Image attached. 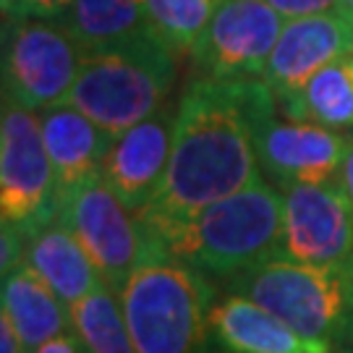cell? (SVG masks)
Masks as SVG:
<instances>
[{
    "mask_svg": "<svg viewBox=\"0 0 353 353\" xmlns=\"http://www.w3.org/2000/svg\"><path fill=\"white\" fill-rule=\"evenodd\" d=\"M283 225V194L259 176L249 186L228 194L168 233L160 246L212 280L278 254Z\"/></svg>",
    "mask_w": 353,
    "mask_h": 353,
    "instance_id": "cell-4",
    "label": "cell"
},
{
    "mask_svg": "<svg viewBox=\"0 0 353 353\" xmlns=\"http://www.w3.org/2000/svg\"><path fill=\"white\" fill-rule=\"evenodd\" d=\"M39 123L61 199H65L81 183L100 176L115 137L68 102L39 110Z\"/></svg>",
    "mask_w": 353,
    "mask_h": 353,
    "instance_id": "cell-14",
    "label": "cell"
},
{
    "mask_svg": "<svg viewBox=\"0 0 353 353\" xmlns=\"http://www.w3.org/2000/svg\"><path fill=\"white\" fill-rule=\"evenodd\" d=\"M341 8H343V11H348L353 16V0H341Z\"/></svg>",
    "mask_w": 353,
    "mask_h": 353,
    "instance_id": "cell-28",
    "label": "cell"
},
{
    "mask_svg": "<svg viewBox=\"0 0 353 353\" xmlns=\"http://www.w3.org/2000/svg\"><path fill=\"white\" fill-rule=\"evenodd\" d=\"M0 272H11L13 267L19 262H24V254H26V236L24 230L13 223H6L3 220V236H0Z\"/></svg>",
    "mask_w": 353,
    "mask_h": 353,
    "instance_id": "cell-23",
    "label": "cell"
},
{
    "mask_svg": "<svg viewBox=\"0 0 353 353\" xmlns=\"http://www.w3.org/2000/svg\"><path fill=\"white\" fill-rule=\"evenodd\" d=\"M275 256L309 265L353 259V210L341 176L283 189V225Z\"/></svg>",
    "mask_w": 353,
    "mask_h": 353,
    "instance_id": "cell-9",
    "label": "cell"
},
{
    "mask_svg": "<svg viewBox=\"0 0 353 353\" xmlns=\"http://www.w3.org/2000/svg\"><path fill=\"white\" fill-rule=\"evenodd\" d=\"M71 0H3V16L13 19H55L61 21Z\"/></svg>",
    "mask_w": 353,
    "mask_h": 353,
    "instance_id": "cell-22",
    "label": "cell"
},
{
    "mask_svg": "<svg viewBox=\"0 0 353 353\" xmlns=\"http://www.w3.org/2000/svg\"><path fill=\"white\" fill-rule=\"evenodd\" d=\"M176 58L157 29L84 50L65 102L121 137L165 105L176 84Z\"/></svg>",
    "mask_w": 353,
    "mask_h": 353,
    "instance_id": "cell-2",
    "label": "cell"
},
{
    "mask_svg": "<svg viewBox=\"0 0 353 353\" xmlns=\"http://www.w3.org/2000/svg\"><path fill=\"white\" fill-rule=\"evenodd\" d=\"M0 353H26L24 341L6 312H0Z\"/></svg>",
    "mask_w": 353,
    "mask_h": 353,
    "instance_id": "cell-26",
    "label": "cell"
},
{
    "mask_svg": "<svg viewBox=\"0 0 353 353\" xmlns=\"http://www.w3.org/2000/svg\"><path fill=\"white\" fill-rule=\"evenodd\" d=\"M283 19H299L312 13H325L341 8V0H267Z\"/></svg>",
    "mask_w": 353,
    "mask_h": 353,
    "instance_id": "cell-24",
    "label": "cell"
},
{
    "mask_svg": "<svg viewBox=\"0 0 353 353\" xmlns=\"http://www.w3.org/2000/svg\"><path fill=\"white\" fill-rule=\"evenodd\" d=\"M348 52H353V16L348 11L332 8L288 19L262 79L270 84L278 105H283L296 97L319 68Z\"/></svg>",
    "mask_w": 353,
    "mask_h": 353,
    "instance_id": "cell-12",
    "label": "cell"
},
{
    "mask_svg": "<svg viewBox=\"0 0 353 353\" xmlns=\"http://www.w3.org/2000/svg\"><path fill=\"white\" fill-rule=\"evenodd\" d=\"M81 45L55 19H13L3 24V97L29 110H45L68 100Z\"/></svg>",
    "mask_w": 353,
    "mask_h": 353,
    "instance_id": "cell-7",
    "label": "cell"
},
{
    "mask_svg": "<svg viewBox=\"0 0 353 353\" xmlns=\"http://www.w3.org/2000/svg\"><path fill=\"white\" fill-rule=\"evenodd\" d=\"M214 3L217 0H147V8L160 37L178 55H186L210 24Z\"/></svg>",
    "mask_w": 353,
    "mask_h": 353,
    "instance_id": "cell-21",
    "label": "cell"
},
{
    "mask_svg": "<svg viewBox=\"0 0 353 353\" xmlns=\"http://www.w3.org/2000/svg\"><path fill=\"white\" fill-rule=\"evenodd\" d=\"M71 330L87 353H137L121 299L110 285L68 303Z\"/></svg>",
    "mask_w": 353,
    "mask_h": 353,
    "instance_id": "cell-20",
    "label": "cell"
},
{
    "mask_svg": "<svg viewBox=\"0 0 353 353\" xmlns=\"http://www.w3.org/2000/svg\"><path fill=\"white\" fill-rule=\"evenodd\" d=\"M137 353H204L212 341V278L157 246L118 290Z\"/></svg>",
    "mask_w": 353,
    "mask_h": 353,
    "instance_id": "cell-3",
    "label": "cell"
},
{
    "mask_svg": "<svg viewBox=\"0 0 353 353\" xmlns=\"http://www.w3.org/2000/svg\"><path fill=\"white\" fill-rule=\"evenodd\" d=\"M24 259L65 303H74L92 290L108 285L84 246L61 220L39 228L26 239Z\"/></svg>",
    "mask_w": 353,
    "mask_h": 353,
    "instance_id": "cell-16",
    "label": "cell"
},
{
    "mask_svg": "<svg viewBox=\"0 0 353 353\" xmlns=\"http://www.w3.org/2000/svg\"><path fill=\"white\" fill-rule=\"evenodd\" d=\"M290 121L353 131V52L319 68L303 89L280 105Z\"/></svg>",
    "mask_w": 353,
    "mask_h": 353,
    "instance_id": "cell-18",
    "label": "cell"
},
{
    "mask_svg": "<svg viewBox=\"0 0 353 353\" xmlns=\"http://www.w3.org/2000/svg\"><path fill=\"white\" fill-rule=\"evenodd\" d=\"M210 335L225 353H332L327 343L303 338L256 301L225 293L210 309Z\"/></svg>",
    "mask_w": 353,
    "mask_h": 353,
    "instance_id": "cell-15",
    "label": "cell"
},
{
    "mask_svg": "<svg viewBox=\"0 0 353 353\" xmlns=\"http://www.w3.org/2000/svg\"><path fill=\"white\" fill-rule=\"evenodd\" d=\"M332 353H353V348H341V351H332Z\"/></svg>",
    "mask_w": 353,
    "mask_h": 353,
    "instance_id": "cell-29",
    "label": "cell"
},
{
    "mask_svg": "<svg viewBox=\"0 0 353 353\" xmlns=\"http://www.w3.org/2000/svg\"><path fill=\"white\" fill-rule=\"evenodd\" d=\"M58 220L79 239L115 293L123 288L141 259L160 246L141 225L139 214L121 202L102 176L71 191L63 199Z\"/></svg>",
    "mask_w": 353,
    "mask_h": 353,
    "instance_id": "cell-8",
    "label": "cell"
},
{
    "mask_svg": "<svg viewBox=\"0 0 353 353\" xmlns=\"http://www.w3.org/2000/svg\"><path fill=\"white\" fill-rule=\"evenodd\" d=\"M259 168L278 189L293 183H314L341 176L353 139L341 131L309 121H278L270 115L256 126Z\"/></svg>",
    "mask_w": 353,
    "mask_h": 353,
    "instance_id": "cell-11",
    "label": "cell"
},
{
    "mask_svg": "<svg viewBox=\"0 0 353 353\" xmlns=\"http://www.w3.org/2000/svg\"><path fill=\"white\" fill-rule=\"evenodd\" d=\"M341 181L343 186H345V194H348V202H351V210H353V144L351 150H348V154H345V160H343Z\"/></svg>",
    "mask_w": 353,
    "mask_h": 353,
    "instance_id": "cell-27",
    "label": "cell"
},
{
    "mask_svg": "<svg viewBox=\"0 0 353 353\" xmlns=\"http://www.w3.org/2000/svg\"><path fill=\"white\" fill-rule=\"evenodd\" d=\"M63 207L37 110L3 97L0 121V214L29 239L58 220Z\"/></svg>",
    "mask_w": 353,
    "mask_h": 353,
    "instance_id": "cell-6",
    "label": "cell"
},
{
    "mask_svg": "<svg viewBox=\"0 0 353 353\" xmlns=\"http://www.w3.org/2000/svg\"><path fill=\"white\" fill-rule=\"evenodd\" d=\"M3 312L11 316L26 351L55 335L71 332L68 303L26 259L3 275Z\"/></svg>",
    "mask_w": 353,
    "mask_h": 353,
    "instance_id": "cell-17",
    "label": "cell"
},
{
    "mask_svg": "<svg viewBox=\"0 0 353 353\" xmlns=\"http://www.w3.org/2000/svg\"><path fill=\"white\" fill-rule=\"evenodd\" d=\"M223 290L265 306L309 341L353 343V259L309 265L270 256L228 278Z\"/></svg>",
    "mask_w": 353,
    "mask_h": 353,
    "instance_id": "cell-5",
    "label": "cell"
},
{
    "mask_svg": "<svg viewBox=\"0 0 353 353\" xmlns=\"http://www.w3.org/2000/svg\"><path fill=\"white\" fill-rule=\"evenodd\" d=\"M61 24L74 34L81 50L121 42L152 32L147 0H71Z\"/></svg>",
    "mask_w": 353,
    "mask_h": 353,
    "instance_id": "cell-19",
    "label": "cell"
},
{
    "mask_svg": "<svg viewBox=\"0 0 353 353\" xmlns=\"http://www.w3.org/2000/svg\"><path fill=\"white\" fill-rule=\"evenodd\" d=\"M26 353H87V351H84V345L79 343V338H76L74 330H71V332H63V335H55L50 341H45L37 348H29Z\"/></svg>",
    "mask_w": 353,
    "mask_h": 353,
    "instance_id": "cell-25",
    "label": "cell"
},
{
    "mask_svg": "<svg viewBox=\"0 0 353 353\" xmlns=\"http://www.w3.org/2000/svg\"><path fill=\"white\" fill-rule=\"evenodd\" d=\"M280 32L283 16L267 0H217L189 52L191 63L202 76L217 79L262 76Z\"/></svg>",
    "mask_w": 353,
    "mask_h": 353,
    "instance_id": "cell-10",
    "label": "cell"
},
{
    "mask_svg": "<svg viewBox=\"0 0 353 353\" xmlns=\"http://www.w3.org/2000/svg\"><path fill=\"white\" fill-rule=\"evenodd\" d=\"M173 131L176 113L160 108L110 144L100 176L131 212L139 214L160 189L173 150Z\"/></svg>",
    "mask_w": 353,
    "mask_h": 353,
    "instance_id": "cell-13",
    "label": "cell"
},
{
    "mask_svg": "<svg viewBox=\"0 0 353 353\" xmlns=\"http://www.w3.org/2000/svg\"><path fill=\"white\" fill-rule=\"evenodd\" d=\"M275 94L265 79L194 76L178 102L173 150L163 183L139 212L160 241L207 204L259 178L256 126L275 115Z\"/></svg>",
    "mask_w": 353,
    "mask_h": 353,
    "instance_id": "cell-1",
    "label": "cell"
}]
</instances>
